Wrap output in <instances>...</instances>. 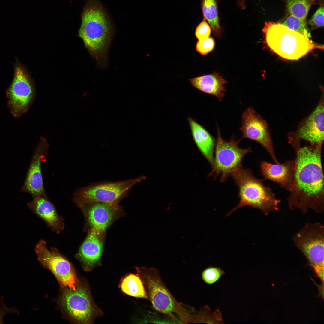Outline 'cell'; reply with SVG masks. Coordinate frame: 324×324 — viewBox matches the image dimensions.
Instances as JSON below:
<instances>
[{
    "instance_id": "6da1fadb",
    "label": "cell",
    "mask_w": 324,
    "mask_h": 324,
    "mask_svg": "<svg viewBox=\"0 0 324 324\" xmlns=\"http://www.w3.org/2000/svg\"><path fill=\"white\" fill-rule=\"evenodd\" d=\"M322 145L305 146L296 151L294 179L287 200L290 209L305 214L309 209L318 213L324 210Z\"/></svg>"
},
{
    "instance_id": "7a4b0ae2",
    "label": "cell",
    "mask_w": 324,
    "mask_h": 324,
    "mask_svg": "<svg viewBox=\"0 0 324 324\" xmlns=\"http://www.w3.org/2000/svg\"><path fill=\"white\" fill-rule=\"evenodd\" d=\"M113 32L112 22L98 0H84L79 36L99 66L104 67Z\"/></svg>"
},
{
    "instance_id": "3957f363",
    "label": "cell",
    "mask_w": 324,
    "mask_h": 324,
    "mask_svg": "<svg viewBox=\"0 0 324 324\" xmlns=\"http://www.w3.org/2000/svg\"><path fill=\"white\" fill-rule=\"evenodd\" d=\"M136 274L141 279L153 308L180 322L174 316H178L182 323H198V315L190 314L179 303L162 280L157 269L136 267Z\"/></svg>"
},
{
    "instance_id": "277c9868",
    "label": "cell",
    "mask_w": 324,
    "mask_h": 324,
    "mask_svg": "<svg viewBox=\"0 0 324 324\" xmlns=\"http://www.w3.org/2000/svg\"><path fill=\"white\" fill-rule=\"evenodd\" d=\"M262 32L268 47L284 59L298 60L314 50H323V45L314 43L308 37L281 23L266 22Z\"/></svg>"
},
{
    "instance_id": "5b68a950",
    "label": "cell",
    "mask_w": 324,
    "mask_h": 324,
    "mask_svg": "<svg viewBox=\"0 0 324 324\" xmlns=\"http://www.w3.org/2000/svg\"><path fill=\"white\" fill-rule=\"evenodd\" d=\"M230 176L238 188V204L226 215L229 216L240 208L249 206L261 210L265 215L279 210L281 202L271 188L262 180L256 178L252 171L242 166L233 172Z\"/></svg>"
},
{
    "instance_id": "8992f818",
    "label": "cell",
    "mask_w": 324,
    "mask_h": 324,
    "mask_svg": "<svg viewBox=\"0 0 324 324\" xmlns=\"http://www.w3.org/2000/svg\"><path fill=\"white\" fill-rule=\"evenodd\" d=\"M59 303L70 319L80 324L93 323L103 311L94 302L88 284L80 281L76 289L61 286Z\"/></svg>"
},
{
    "instance_id": "52a82bcc",
    "label": "cell",
    "mask_w": 324,
    "mask_h": 324,
    "mask_svg": "<svg viewBox=\"0 0 324 324\" xmlns=\"http://www.w3.org/2000/svg\"><path fill=\"white\" fill-rule=\"evenodd\" d=\"M145 178L142 176L125 180L93 183L77 190L74 194V201L79 207L92 202L119 203L135 185Z\"/></svg>"
},
{
    "instance_id": "ba28073f",
    "label": "cell",
    "mask_w": 324,
    "mask_h": 324,
    "mask_svg": "<svg viewBox=\"0 0 324 324\" xmlns=\"http://www.w3.org/2000/svg\"><path fill=\"white\" fill-rule=\"evenodd\" d=\"M217 128L214 155L212 169L208 176L213 177L214 180L220 176V182L224 183L233 172L242 166L243 158L252 150L251 147L245 149L240 148L238 144L241 140H237L233 136L229 141L224 140L218 125Z\"/></svg>"
},
{
    "instance_id": "9c48e42d",
    "label": "cell",
    "mask_w": 324,
    "mask_h": 324,
    "mask_svg": "<svg viewBox=\"0 0 324 324\" xmlns=\"http://www.w3.org/2000/svg\"><path fill=\"white\" fill-rule=\"evenodd\" d=\"M14 68L13 80L6 94L10 113L18 118L28 110L34 100L35 93L32 82L26 69L16 58Z\"/></svg>"
},
{
    "instance_id": "30bf717a",
    "label": "cell",
    "mask_w": 324,
    "mask_h": 324,
    "mask_svg": "<svg viewBox=\"0 0 324 324\" xmlns=\"http://www.w3.org/2000/svg\"><path fill=\"white\" fill-rule=\"evenodd\" d=\"M293 240L314 270L324 268V228L321 223H306L293 236Z\"/></svg>"
},
{
    "instance_id": "8fae6325",
    "label": "cell",
    "mask_w": 324,
    "mask_h": 324,
    "mask_svg": "<svg viewBox=\"0 0 324 324\" xmlns=\"http://www.w3.org/2000/svg\"><path fill=\"white\" fill-rule=\"evenodd\" d=\"M35 251L39 261L54 274L61 286L75 290L80 280L71 264L57 249H49L46 242L41 240Z\"/></svg>"
},
{
    "instance_id": "7c38bea8",
    "label": "cell",
    "mask_w": 324,
    "mask_h": 324,
    "mask_svg": "<svg viewBox=\"0 0 324 324\" xmlns=\"http://www.w3.org/2000/svg\"><path fill=\"white\" fill-rule=\"evenodd\" d=\"M324 93L313 112L299 124L296 130L288 135L289 142L297 151L304 140L311 145H322L324 135Z\"/></svg>"
},
{
    "instance_id": "4fadbf2b",
    "label": "cell",
    "mask_w": 324,
    "mask_h": 324,
    "mask_svg": "<svg viewBox=\"0 0 324 324\" xmlns=\"http://www.w3.org/2000/svg\"><path fill=\"white\" fill-rule=\"evenodd\" d=\"M240 130L242 133V139L247 138L258 142L266 150L275 163H279L268 124L253 107H249L243 112Z\"/></svg>"
},
{
    "instance_id": "5bb4252c",
    "label": "cell",
    "mask_w": 324,
    "mask_h": 324,
    "mask_svg": "<svg viewBox=\"0 0 324 324\" xmlns=\"http://www.w3.org/2000/svg\"><path fill=\"white\" fill-rule=\"evenodd\" d=\"M49 147L46 140L40 137L33 152L25 181L20 192L29 193L32 196H42L47 197L44 186L41 165L42 162L46 160Z\"/></svg>"
},
{
    "instance_id": "9a60e30c",
    "label": "cell",
    "mask_w": 324,
    "mask_h": 324,
    "mask_svg": "<svg viewBox=\"0 0 324 324\" xmlns=\"http://www.w3.org/2000/svg\"><path fill=\"white\" fill-rule=\"evenodd\" d=\"M79 207L84 213L90 229L104 232L122 211L119 203L92 202L84 204Z\"/></svg>"
},
{
    "instance_id": "2e32d148",
    "label": "cell",
    "mask_w": 324,
    "mask_h": 324,
    "mask_svg": "<svg viewBox=\"0 0 324 324\" xmlns=\"http://www.w3.org/2000/svg\"><path fill=\"white\" fill-rule=\"evenodd\" d=\"M105 233L94 228L89 229L76 255L84 271H90L101 265Z\"/></svg>"
},
{
    "instance_id": "e0dca14e",
    "label": "cell",
    "mask_w": 324,
    "mask_h": 324,
    "mask_svg": "<svg viewBox=\"0 0 324 324\" xmlns=\"http://www.w3.org/2000/svg\"><path fill=\"white\" fill-rule=\"evenodd\" d=\"M260 166L261 174L265 179L274 182L289 192L291 190L294 179L295 160L274 164L261 161Z\"/></svg>"
},
{
    "instance_id": "ac0fdd59",
    "label": "cell",
    "mask_w": 324,
    "mask_h": 324,
    "mask_svg": "<svg viewBox=\"0 0 324 324\" xmlns=\"http://www.w3.org/2000/svg\"><path fill=\"white\" fill-rule=\"evenodd\" d=\"M28 204L29 208L44 221L52 230L60 233L64 228L63 219L47 197L42 196H32Z\"/></svg>"
},
{
    "instance_id": "d6986e66",
    "label": "cell",
    "mask_w": 324,
    "mask_h": 324,
    "mask_svg": "<svg viewBox=\"0 0 324 324\" xmlns=\"http://www.w3.org/2000/svg\"><path fill=\"white\" fill-rule=\"evenodd\" d=\"M194 141L202 154L211 165L214 158L216 140L203 126L193 119H188Z\"/></svg>"
},
{
    "instance_id": "ffe728a7",
    "label": "cell",
    "mask_w": 324,
    "mask_h": 324,
    "mask_svg": "<svg viewBox=\"0 0 324 324\" xmlns=\"http://www.w3.org/2000/svg\"><path fill=\"white\" fill-rule=\"evenodd\" d=\"M189 81L195 88L215 96L220 101L225 95V84L227 82L217 73L190 79Z\"/></svg>"
},
{
    "instance_id": "44dd1931",
    "label": "cell",
    "mask_w": 324,
    "mask_h": 324,
    "mask_svg": "<svg viewBox=\"0 0 324 324\" xmlns=\"http://www.w3.org/2000/svg\"><path fill=\"white\" fill-rule=\"evenodd\" d=\"M119 287L125 295L148 299L143 283L136 274L129 273L123 277L120 280Z\"/></svg>"
},
{
    "instance_id": "7402d4cb",
    "label": "cell",
    "mask_w": 324,
    "mask_h": 324,
    "mask_svg": "<svg viewBox=\"0 0 324 324\" xmlns=\"http://www.w3.org/2000/svg\"><path fill=\"white\" fill-rule=\"evenodd\" d=\"M201 5L204 19L208 22L215 34L221 31L217 0H201Z\"/></svg>"
},
{
    "instance_id": "603a6c76",
    "label": "cell",
    "mask_w": 324,
    "mask_h": 324,
    "mask_svg": "<svg viewBox=\"0 0 324 324\" xmlns=\"http://www.w3.org/2000/svg\"><path fill=\"white\" fill-rule=\"evenodd\" d=\"M318 0H287V10L290 15L306 20L311 6Z\"/></svg>"
},
{
    "instance_id": "cb8c5ba5",
    "label": "cell",
    "mask_w": 324,
    "mask_h": 324,
    "mask_svg": "<svg viewBox=\"0 0 324 324\" xmlns=\"http://www.w3.org/2000/svg\"><path fill=\"white\" fill-rule=\"evenodd\" d=\"M290 29L310 38V33L308 31L306 20H302L290 15L281 23Z\"/></svg>"
},
{
    "instance_id": "d4e9b609",
    "label": "cell",
    "mask_w": 324,
    "mask_h": 324,
    "mask_svg": "<svg viewBox=\"0 0 324 324\" xmlns=\"http://www.w3.org/2000/svg\"><path fill=\"white\" fill-rule=\"evenodd\" d=\"M224 273V271L220 268L211 267L202 272V278L206 283L212 284L217 281Z\"/></svg>"
},
{
    "instance_id": "484cf974",
    "label": "cell",
    "mask_w": 324,
    "mask_h": 324,
    "mask_svg": "<svg viewBox=\"0 0 324 324\" xmlns=\"http://www.w3.org/2000/svg\"><path fill=\"white\" fill-rule=\"evenodd\" d=\"M214 41L212 38L199 40L197 43L196 51L202 55H205L211 52L213 49Z\"/></svg>"
},
{
    "instance_id": "4316f807",
    "label": "cell",
    "mask_w": 324,
    "mask_h": 324,
    "mask_svg": "<svg viewBox=\"0 0 324 324\" xmlns=\"http://www.w3.org/2000/svg\"><path fill=\"white\" fill-rule=\"evenodd\" d=\"M324 7L321 5L311 18L308 21V24L312 29H315L324 26Z\"/></svg>"
},
{
    "instance_id": "83f0119b",
    "label": "cell",
    "mask_w": 324,
    "mask_h": 324,
    "mask_svg": "<svg viewBox=\"0 0 324 324\" xmlns=\"http://www.w3.org/2000/svg\"><path fill=\"white\" fill-rule=\"evenodd\" d=\"M211 29L210 26L204 19L196 28V37L199 40L208 38L210 35Z\"/></svg>"
},
{
    "instance_id": "f1b7e54d",
    "label": "cell",
    "mask_w": 324,
    "mask_h": 324,
    "mask_svg": "<svg viewBox=\"0 0 324 324\" xmlns=\"http://www.w3.org/2000/svg\"><path fill=\"white\" fill-rule=\"evenodd\" d=\"M9 313L19 315V311L15 307L8 308L4 302V297L3 296L0 297V324H3V319L4 316Z\"/></svg>"
}]
</instances>
